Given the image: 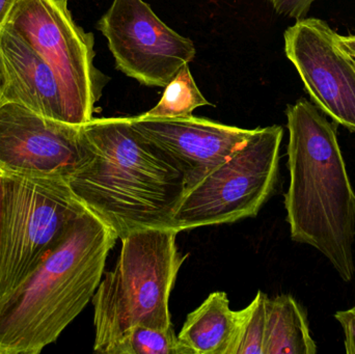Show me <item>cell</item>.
Segmentation results:
<instances>
[{"instance_id":"cell-1","label":"cell","mask_w":355,"mask_h":354,"mask_svg":"<svg viewBox=\"0 0 355 354\" xmlns=\"http://www.w3.org/2000/svg\"><path fill=\"white\" fill-rule=\"evenodd\" d=\"M83 159L67 177L79 202L122 240L147 229H173L186 191L183 172L131 126L130 118L80 126Z\"/></svg>"},{"instance_id":"cell-2","label":"cell","mask_w":355,"mask_h":354,"mask_svg":"<svg viewBox=\"0 0 355 354\" xmlns=\"http://www.w3.org/2000/svg\"><path fill=\"white\" fill-rule=\"evenodd\" d=\"M285 195L292 240L318 249L344 282L354 280L355 193L338 141V124L312 102L287 106Z\"/></svg>"},{"instance_id":"cell-3","label":"cell","mask_w":355,"mask_h":354,"mask_svg":"<svg viewBox=\"0 0 355 354\" xmlns=\"http://www.w3.org/2000/svg\"><path fill=\"white\" fill-rule=\"evenodd\" d=\"M116 233L85 210L60 242L0 301V354H39L83 311L104 274Z\"/></svg>"},{"instance_id":"cell-4","label":"cell","mask_w":355,"mask_h":354,"mask_svg":"<svg viewBox=\"0 0 355 354\" xmlns=\"http://www.w3.org/2000/svg\"><path fill=\"white\" fill-rule=\"evenodd\" d=\"M175 229H147L123 238L116 266L94 294V351L114 354L137 326H172L170 297L188 256Z\"/></svg>"},{"instance_id":"cell-5","label":"cell","mask_w":355,"mask_h":354,"mask_svg":"<svg viewBox=\"0 0 355 354\" xmlns=\"http://www.w3.org/2000/svg\"><path fill=\"white\" fill-rule=\"evenodd\" d=\"M85 210L62 177L2 174L0 301L24 282Z\"/></svg>"},{"instance_id":"cell-6","label":"cell","mask_w":355,"mask_h":354,"mask_svg":"<svg viewBox=\"0 0 355 354\" xmlns=\"http://www.w3.org/2000/svg\"><path fill=\"white\" fill-rule=\"evenodd\" d=\"M283 127L254 129L242 147L184 193L173 216L178 232L254 218L279 178Z\"/></svg>"},{"instance_id":"cell-7","label":"cell","mask_w":355,"mask_h":354,"mask_svg":"<svg viewBox=\"0 0 355 354\" xmlns=\"http://www.w3.org/2000/svg\"><path fill=\"white\" fill-rule=\"evenodd\" d=\"M69 0H16L4 28L17 33L55 72L83 124L110 77L96 68L95 37L73 19Z\"/></svg>"},{"instance_id":"cell-8","label":"cell","mask_w":355,"mask_h":354,"mask_svg":"<svg viewBox=\"0 0 355 354\" xmlns=\"http://www.w3.org/2000/svg\"><path fill=\"white\" fill-rule=\"evenodd\" d=\"M96 27L107 39L116 70L146 87H166L196 57L193 42L144 0H114Z\"/></svg>"},{"instance_id":"cell-9","label":"cell","mask_w":355,"mask_h":354,"mask_svg":"<svg viewBox=\"0 0 355 354\" xmlns=\"http://www.w3.org/2000/svg\"><path fill=\"white\" fill-rule=\"evenodd\" d=\"M285 53L315 105L355 133V64L338 33L317 18L297 20L284 35Z\"/></svg>"},{"instance_id":"cell-10","label":"cell","mask_w":355,"mask_h":354,"mask_svg":"<svg viewBox=\"0 0 355 354\" xmlns=\"http://www.w3.org/2000/svg\"><path fill=\"white\" fill-rule=\"evenodd\" d=\"M80 126L46 118L14 102H2L0 172L66 179L83 159Z\"/></svg>"},{"instance_id":"cell-11","label":"cell","mask_w":355,"mask_h":354,"mask_svg":"<svg viewBox=\"0 0 355 354\" xmlns=\"http://www.w3.org/2000/svg\"><path fill=\"white\" fill-rule=\"evenodd\" d=\"M131 126L183 172L186 191L244 145L254 129L238 128L204 118H130Z\"/></svg>"},{"instance_id":"cell-12","label":"cell","mask_w":355,"mask_h":354,"mask_svg":"<svg viewBox=\"0 0 355 354\" xmlns=\"http://www.w3.org/2000/svg\"><path fill=\"white\" fill-rule=\"evenodd\" d=\"M2 102H14L46 118L83 125L51 67L17 33L0 31Z\"/></svg>"},{"instance_id":"cell-13","label":"cell","mask_w":355,"mask_h":354,"mask_svg":"<svg viewBox=\"0 0 355 354\" xmlns=\"http://www.w3.org/2000/svg\"><path fill=\"white\" fill-rule=\"evenodd\" d=\"M239 322L240 311H233L227 295L217 291L188 314L178 340L184 354H231Z\"/></svg>"},{"instance_id":"cell-14","label":"cell","mask_w":355,"mask_h":354,"mask_svg":"<svg viewBox=\"0 0 355 354\" xmlns=\"http://www.w3.org/2000/svg\"><path fill=\"white\" fill-rule=\"evenodd\" d=\"M308 315L291 295L267 299L263 354H316Z\"/></svg>"},{"instance_id":"cell-15","label":"cell","mask_w":355,"mask_h":354,"mask_svg":"<svg viewBox=\"0 0 355 354\" xmlns=\"http://www.w3.org/2000/svg\"><path fill=\"white\" fill-rule=\"evenodd\" d=\"M210 104L200 93L189 66L186 64L164 87V95L157 105L141 116L153 118H183L191 116L196 108Z\"/></svg>"},{"instance_id":"cell-16","label":"cell","mask_w":355,"mask_h":354,"mask_svg":"<svg viewBox=\"0 0 355 354\" xmlns=\"http://www.w3.org/2000/svg\"><path fill=\"white\" fill-rule=\"evenodd\" d=\"M114 354H184L174 326H137Z\"/></svg>"},{"instance_id":"cell-17","label":"cell","mask_w":355,"mask_h":354,"mask_svg":"<svg viewBox=\"0 0 355 354\" xmlns=\"http://www.w3.org/2000/svg\"><path fill=\"white\" fill-rule=\"evenodd\" d=\"M268 297L258 291L254 301L240 311V322L231 354H263Z\"/></svg>"},{"instance_id":"cell-18","label":"cell","mask_w":355,"mask_h":354,"mask_svg":"<svg viewBox=\"0 0 355 354\" xmlns=\"http://www.w3.org/2000/svg\"><path fill=\"white\" fill-rule=\"evenodd\" d=\"M277 14L290 18H306L311 6L316 0H267Z\"/></svg>"},{"instance_id":"cell-19","label":"cell","mask_w":355,"mask_h":354,"mask_svg":"<svg viewBox=\"0 0 355 354\" xmlns=\"http://www.w3.org/2000/svg\"><path fill=\"white\" fill-rule=\"evenodd\" d=\"M335 318L343 328L346 353L355 354V306L350 309L337 312Z\"/></svg>"},{"instance_id":"cell-20","label":"cell","mask_w":355,"mask_h":354,"mask_svg":"<svg viewBox=\"0 0 355 354\" xmlns=\"http://www.w3.org/2000/svg\"><path fill=\"white\" fill-rule=\"evenodd\" d=\"M338 39L344 51L355 60V33L348 35H338Z\"/></svg>"},{"instance_id":"cell-21","label":"cell","mask_w":355,"mask_h":354,"mask_svg":"<svg viewBox=\"0 0 355 354\" xmlns=\"http://www.w3.org/2000/svg\"><path fill=\"white\" fill-rule=\"evenodd\" d=\"M15 3L16 0H0V31L6 25Z\"/></svg>"},{"instance_id":"cell-22","label":"cell","mask_w":355,"mask_h":354,"mask_svg":"<svg viewBox=\"0 0 355 354\" xmlns=\"http://www.w3.org/2000/svg\"><path fill=\"white\" fill-rule=\"evenodd\" d=\"M2 89H3V82H2L1 72H0V104H1Z\"/></svg>"},{"instance_id":"cell-23","label":"cell","mask_w":355,"mask_h":354,"mask_svg":"<svg viewBox=\"0 0 355 354\" xmlns=\"http://www.w3.org/2000/svg\"><path fill=\"white\" fill-rule=\"evenodd\" d=\"M1 199H2V174L0 172V209H1Z\"/></svg>"},{"instance_id":"cell-24","label":"cell","mask_w":355,"mask_h":354,"mask_svg":"<svg viewBox=\"0 0 355 354\" xmlns=\"http://www.w3.org/2000/svg\"><path fill=\"white\" fill-rule=\"evenodd\" d=\"M354 60V64H355V60Z\"/></svg>"}]
</instances>
